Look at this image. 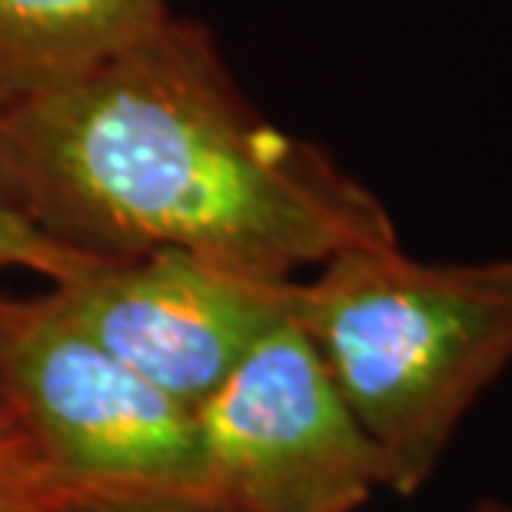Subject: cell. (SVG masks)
<instances>
[{
    "label": "cell",
    "instance_id": "obj_1",
    "mask_svg": "<svg viewBox=\"0 0 512 512\" xmlns=\"http://www.w3.org/2000/svg\"><path fill=\"white\" fill-rule=\"evenodd\" d=\"M17 210L100 260L180 250L296 280L396 243L373 190L273 127L197 20L167 14L74 84L7 104Z\"/></svg>",
    "mask_w": 512,
    "mask_h": 512
},
{
    "label": "cell",
    "instance_id": "obj_2",
    "mask_svg": "<svg viewBox=\"0 0 512 512\" xmlns=\"http://www.w3.org/2000/svg\"><path fill=\"white\" fill-rule=\"evenodd\" d=\"M296 323L380 453L383 486L413 493L512 363V260L419 263L399 243L343 250L296 286Z\"/></svg>",
    "mask_w": 512,
    "mask_h": 512
},
{
    "label": "cell",
    "instance_id": "obj_3",
    "mask_svg": "<svg viewBox=\"0 0 512 512\" xmlns=\"http://www.w3.org/2000/svg\"><path fill=\"white\" fill-rule=\"evenodd\" d=\"M0 403L74 512H210L197 409L87 340L47 293L14 306Z\"/></svg>",
    "mask_w": 512,
    "mask_h": 512
},
{
    "label": "cell",
    "instance_id": "obj_4",
    "mask_svg": "<svg viewBox=\"0 0 512 512\" xmlns=\"http://www.w3.org/2000/svg\"><path fill=\"white\" fill-rule=\"evenodd\" d=\"M197 429L210 512H353L383 486L380 453L296 316L203 399Z\"/></svg>",
    "mask_w": 512,
    "mask_h": 512
},
{
    "label": "cell",
    "instance_id": "obj_5",
    "mask_svg": "<svg viewBox=\"0 0 512 512\" xmlns=\"http://www.w3.org/2000/svg\"><path fill=\"white\" fill-rule=\"evenodd\" d=\"M296 286L160 250L100 260L47 296L100 350L197 409L266 333L293 320Z\"/></svg>",
    "mask_w": 512,
    "mask_h": 512
},
{
    "label": "cell",
    "instance_id": "obj_6",
    "mask_svg": "<svg viewBox=\"0 0 512 512\" xmlns=\"http://www.w3.org/2000/svg\"><path fill=\"white\" fill-rule=\"evenodd\" d=\"M167 14V0H0V100L74 84Z\"/></svg>",
    "mask_w": 512,
    "mask_h": 512
},
{
    "label": "cell",
    "instance_id": "obj_7",
    "mask_svg": "<svg viewBox=\"0 0 512 512\" xmlns=\"http://www.w3.org/2000/svg\"><path fill=\"white\" fill-rule=\"evenodd\" d=\"M0 512H74L17 416L0 403Z\"/></svg>",
    "mask_w": 512,
    "mask_h": 512
},
{
    "label": "cell",
    "instance_id": "obj_8",
    "mask_svg": "<svg viewBox=\"0 0 512 512\" xmlns=\"http://www.w3.org/2000/svg\"><path fill=\"white\" fill-rule=\"evenodd\" d=\"M94 263H100V256L80 253L74 247H67V243L54 240L27 213H20L17 207L0 200V273L27 270L47 276L50 286H54L87 273Z\"/></svg>",
    "mask_w": 512,
    "mask_h": 512
},
{
    "label": "cell",
    "instance_id": "obj_9",
    "mask_svg": "<svg viewBox=\"0 0 512 512\" xmlns=\"http://www.w3.org/2000/svg\"><path fill=\"white\" fill-rule=\"evenodd\" d=\"M7 104L0 100V200L10 203V207H17L14 200V170H10V150H7Z\"/></svg>",
    "mask_w": 512,
    "mask_h": 512
},
{
    "label": "cell",
    "instance_id": "obj_10",
    "mask_svg": "<svg viewBox=\"0 0 512 512\" xmlns=\"http://www.w3.org/2000/svg\"><path fill=\"white\" fill-rule=\"evenodd\" d=\"M14 306H17L14 296H4V293H0V353H4V340H7L10 320H14Z\"/></svg>",
    "mask_w": 512,
    "mask_h": 512
},
{
    "label": "cell",
    "instance_id": "obj_11",
    "mask_svg": "<svg viewBox=\"0 0 512 512\" xmlns=\"http://www.w3.org/2000/svg\"><path fill=\"white\" fill-rule=\"evenodd\" d=\"M160 512H197V509H160Z\"/></svg>",
    "mask_w": 512,
    "mask_h": 512
}]
</instances>
